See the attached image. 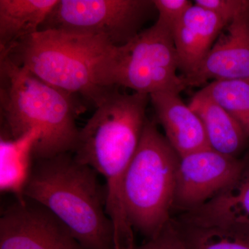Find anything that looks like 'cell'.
Listing matches in <instances>:
<instances>
[{"label":"cell","instance_id":"obj_1","mask_svg":"<svg viewBox=\"0 0 249 249\" xmlns=\"http://www.w3.org/2000/svg\"><path fill=\"white\" fill-rule=\"evenodd\" d=\"M1 137L16 139L40 129L34 160L73 152L85 107L75 96L46 83L7 56L0 57Z\"/></svg>","mask_w":249,"mask_h":249},{"label":"cell","instance_id":"obj_2","mask_svg":"<svg viewBox=\"0 0 249 249\" xmlns=\"http://www.w3.org/2000/svg\"><path fill=\"white\" fill-rule=\"evenodd\" d=\"M98 175L72 152L35 160L24 196L49 209L85 249H116Z\"/></svg>","mask_w":249,"mask_h":249},{"label":"cell","instance_id":"obj_3","mask_svg":"<svg viewBox=\"0 0 249 249\" xmlns=\"http://www.w3.org/2000/svg\"><path fill=\"white\" fill-rule=\"evenodd\" d=\"M113 47L103 37L49 29L23 39L0 57L7 56L46 83L96 107L111 89L98 85L96 68Z\"/></svg>","mask_w":249,"mask_h":249},{"label":"cell","instance_id":"obj_4","mask_svg":"<svg viewBox=\"0 0 249 249\" xmlns=\"http://www.w3.org/2000/svg\"><path fill=\"white\" fill-rule=\"evenodd\" d=\"M179 160L155 121L147 119L124 176L123 196L131 227L148 240L158 235L171 219Z\"/></svg>","mask_w":249,"mask_h":249},{"label":"cell","instance_id":"obj_5","mask_svg":"<svg viewBox=\"0 0 249 249\" xmlns=\"http://www.w3.org/2000/svg\"><path fill=\"white\" fill-rule=\"evenodd\" d=\"M172 31L156 22L124 45L113 47L98 65L96 79L105 89L124 88L134 92H181V75Z\"/></svg>","mask_w":249,"mask_h":249},{"label":"cell","instance_id":"obj_6","mask_svg":"<svg viewBox=\"0 0 249 249\" xmlns=\"http://www.w3.org/2000/svg\"><path fill=\"white\" fill-rule=\"evenodd\" d=\"M153 10V0H58L39 31L103 37L121 47L142 31Z\"/></svg>","mask_w":249,"mask_h":249},{"label":"cell","instance_id":"obj_7","mask_svg":"<svg viewBox=\"0 0 249 249\" xmlns=\"http://www.w3.org/2000/svg\"><path fill=\"white\" fill-rule=\"evenodd\" d=\"M0 249H85L49 209L16 199L0 217Z\"/></svg>","mask_w":249,"mask_h":249},{"label":"cell","instance_id":"obj_8","mask_svg":"<svg viewBox=\"0 0 249 249\" xmlns=\"http://www.w3.org/2000/svg\"><path fill=\"white\" fill-rule=\"evenodd\" d=\"M245 166V160L209 148L180 157L173 211L181 213L199 207L229 186Z\"/></svg>","mask_w":249,"mask_h":249},{"label":"cell","instance_id":"obj_9","mask_svg":"<svg viewBox=\"0 0 249 249\" xmlns=\"http://www.w3.org/2000/svg\"><path fill=\"white\" fill-rule=\"evenodd\" d=\"M181 76L186 88L209 80L249 79V5L223 29L196 70Z\"/></svg>","mask_w":249,"mask_h":249},{"label":"cell","instance_id":"obj_10","mask_svg":"<svg viewBox=\"0 0 249 249\" xmlns=\"http://www.w3.org/2000/svg\"><path fill=\"white\" fill-rule=\"evenodd\" d=\"M150 97L165 138L180 157L211 147L201 119L185 104L179 93L159 91Z\"/></svg>","mask_w":249,"mask_h":249},{"label":"cell","instance_id":"obj_11","mask_svg":"<svg viewBox=\"0 0 249 249\" xmlns=\"http://www.w3.org/2000/svg\"><path fill=\"white\" fill-rule=\"evenodd\" d=\"M227 23L193 4L174 29V43L181 76L193 73L204 61Z\"/></svg>","mask_w":249,"mask_h":249},{"label":"cell","instance_id":"obj_12","mask_svg":"<svg viewBox=\"0 0 249 249\" xmlns=\"http://www.w3.org/2000/svg\"><path fill=\"white\" fill-rule=\"evenodd\" d=\"M178 217L196 225L249 231V160H245L243 170L229 186L199 207Z\"/></svg>","mask_w":249,"mask_h":249},{"label":"cell","instance_id":"obj_13","mask_svg":"<svg viewBox=\"0 0 249 249\" xmlns=\"http://www.w3.org/2000/svg\"><path fill=\"white\" fill-rule=\"evenodd\" d=\"M188 106L204 124L210 146L224 155L236 157L249 140L240 124L212 98L199 90Z\"/></svg>","mask_w":249,"mask_h":249},{"label":"cell","instance_id":"obj_14","mask_svg":"<svg viewBox=\"0 0 249 249\" xmlns=\"http://www.w3.org/2000/svg\"><path fill=\"white\" fill-rule=\"evenodd\" d=\"M58 0H0V55L40 30Z\"/></svg>","mask_w":249,"mask_h":249},{"label":"cell","instance_id":"obj_15","mask_svg":"<svg viewBox=\"0 0 249 249\" xmlns=\"http://www.w3.org/2000/svg\"><path fill=\"white\" fill-rule=\"evenodd\" d=\"M34 128L16 139L0 138V191L24 197L34 163V150L40 138Z\"/></svg>","mask_w":249,"mask_h":249},{"label":"cell","instance_id":"obj_16","mask_svg":"<svg viewBox=\"0 0 249 249\" xmlns=\"http://www.w3.org/2000/svg\"><path fill=\"white\" fill-rule=\"evenodd\" d=\"M187 249H249V231L240 228L206 227L171 218Z\"/></svg>","mask_w":249,"mask_h":249},{"label":"cell","instance_id":"obj_17","mask_svg":"<svg viewBox=\"0 0 249 249\" xmlns=\"http://www.w3.org/2000/svg\"><path fill=\"white\" fill-rule=\"evenodd\" d=\"M201 90L234 118L249 139V79L214 80Z\"/></svg>","mask_w":249,"mask_h":249},{"label":"cell","instance_id":"obj_18","mask_svg":"<svg viewBox=\"0 0 249 249\" xmlns=\"http://www.w3.org/2000/svg\"><path fill=\"white\" fill-rule=\"evenodd\" d=\"M153 2L158 12L157 22L168 28L172 33L194 4L190 0H153Z\"/></svg>","mask_w":249,"mask_h":249},{"label":"cell","instance_id":"obj_19","mask_svg":"<svg viewBox=\"0 0 249 249\" xmlns=\"http://www.w3.org/2000/svg\"><path fill=\"white\" fill-rule=\"evenodd\" d=\"M194 4L217 15L228 24L249 6V0H196Z\"/></svg>","mask_w":249,"mask_h":249},{"label":"cell","instance_id":"obj_20","mask_svg":"<svg viewBox=\"0 0 249 249\" xmlns=\"http://www.w3.org/2000/svg\"><path fill=\"white\" fill-rule=\"evenodd\" d=\"M134 249H187L182 240L170 222L158 235L148 240L146 243L135 247Z\"/></svg>","mask_w":249,"mask_h":249}]
</instances>
